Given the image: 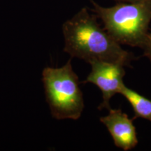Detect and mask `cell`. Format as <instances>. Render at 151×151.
I'll list each match as a JSON object with an SVG mask.
<instances>
[{"instance_id":"6da1fadb","label":"cell","mask_w":151,"mask_h":151,"mask_svg":"<svg viewBox=\"0 0 151 151\" xmlns=\"http://www.w3.org/2000/svg\"><path fill=\"white\" fill-rule=\"evenodd\" d=\"M64 51L71 58L83 60L120 62L129 67L134 59L132 52L124 50L97 22V16L84 7L62 24Z\"/></svg>"},{"instance_id":"8992f818","label":"cell","mask_w":151,"mask_h":151,"mask_svg":"<svg viewBox=\"0 0 151 151\" xmlns=\"http://www.w3.org/2000/svg\"><path fill=\"white\" fill-rule=\"evenodd\" d=\"M119 94H121L131 104L134 116L132 120L141 118L151 122V100L143 97L131 88L122 85Z\"/></svg>"},{"instance_id":"ba28073f","label":"cell","mask_w":151,"mask_h":151,"mask_svg":"<svg viewBox=\"0 0 151 151\" xmlns=\"http://www.w3.org/2000/svg\"><path fill=\"white\" fill-rule=\"evenodd\" d=\"M116 2H125V3H134L139 2V1H143V0H113Z\"/></svg>"},{"instance_id":"5b68a950","label":"cell","mask_w":151,"mask_h":151,"mask_svg":"<svg viewBox=\"0 0 151 151\" xmlns=\"http://www.w3.org/2000/svg\"><path fill=\"white\" fill-rule=\"evenodd\" d=\"M107 116L100 118V122L108 129L115 146L124 151L134 148L138 139L133 120L120 109H109Z\"/></svg>"},{"instance_id":"3957f363","label":"cell","mask_w":151,"mask_h":151,"mask_svg":"<svg viewBox=\"0 0 151 151\" xmlns=\"http://www.w3.org/2000/svg\"><path fill=\"white\" fill-rule=\"evenodd\" d=\"M43 81L52 117L58 120H78L83 111L84 99L71 60L62 67L45 68Z\"/></svg>"},{"instance_id":"7a4b0ae2","label":"cell","mask_w":151,"mask_h":151,"mask_svg":"<svg viewBox=\"0 0 151 151\" xmlns=\"http://www.w3.org/2000/svg\"><path fill=\"white\" fill-rule=\"evenodd\" d=\"M91 3V11L101 19L104 28L117 42L143 49L151 21V0L117 2L111 7H103L93 0Z\"/></svg>"},{"instance_id":"52a82bcc","label":"cell","mask_w":151,"mask_h":151,"mask_svg":"<svg viewBox=\"0 0 151 151\" xmlns=\"http://www.w3.org/2000/svg\"><path fill=\"white\" fill-rule=\"evenodd\" d=\"M143 55L148 58L151 62V32H149L148 37L143 48Z\"/></svg>"},{"instance_id":"277c9868","label":"cell","mask_w":151,"mask_h":151,"mask_svg":"<svg viewBox=\"0 0 151 151\" xmlns=\"http://www.w3.org/2000/svg\"><path fill=\"white\" fill-rule=\"evenodd\" d=\"M91 71L84 81L85 83H90L97 86L102 92V102L100 104L98 109L109 110L110 99L115 94L119 93L123 83L125 75L122 62H110L101 60H94L90 62Z\"/></svg>"}]
</instances>
